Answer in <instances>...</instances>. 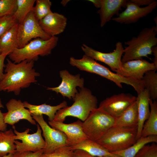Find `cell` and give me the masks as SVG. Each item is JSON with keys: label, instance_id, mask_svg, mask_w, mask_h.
I'll return each instance as SVG.
<instances>
[{"label": "cell", "instance_id": "obj_1", "mask_svg": "<svg viewBox=\"0 0 157 157\" xmlns=\"http://www.w3.org/2000/svg\"><path fill=\"white\" fill-rule=\"evenodd\" d=\"M4 77L0 81V91L13 92L19 95L21 89L28 88L36 82L40 74L33 68L34 61L24 60L15 63L7 59Z\"/></svg>", "mask_w": 157, "mask_h": 157}, {"label": "cell", "instance_id": "obj_2", "mask_svg": "<svg viewBox=\"0 0 157 157\" xmlns=\"http://www.w3.org/2000/svg\"><path fill=\"white\" fill-rule=\"evenodd\" d=\"M69 63L81 70L97 74L112 81L120 88H122V83L130 85L133 87L137 94L144 89L142 80H138L122 76L85 54L80 59L71 57Z\"/></svg>", "mask_w": 157, "mask_h": 157}, {"label": "cell", "instance_id": "obj_3", "mask_svg": "<svg viewBox=\"0 0 157 157\" xmlns=\"http://www.w3.org/2000/svg\"><path fill=\"white\" fill-rule=\"evenodd\" d=\"M157 27L152 26L145 28L141 31L137 37L124 42L127 45L124 50L122 63L148 57L152 54V48L157 44Z\"/></svg>", "mask_w": 157, "mask_h": 157}, {"label": "cell", "instance_id": "obj_4", "mask_svg": "<svg viewBox=\"0 0 157 157\" xmlns=\"http://www.w3.org/2000/svg\"><path fill=\"white\" fill-rule=\"evenodd\" d=\"M74 102L70 106H67L57 111L53 120L63 122L66 117L71 116L84 121L91 113L97 108L98 100L89 89L80 88L73 98Z\"/></svg>", "mask_w": 157, "mask_h": 157}, {"label": "cell", "instance_id": "obj_5", "mask_svg": "<svg viewBox=\"0 0 157 157\" xmlns=\"http://www.w3.org/2000/svg\"><path fill=\"white\" fill-rule=\"evenodd\" d=\"M58 38L56 36L51 37L44 40L38 38L31 41L22 48L15 49L8 56L15 63L26 60L33 61L37 60L38 56H45L50 54L57 45Z\"/></svg>", "mask_w": 157, "mask_h": 157}, {"label": "cell", "instance_id": "obj_6", "mask_svg": "<svg viewBox=\"0 0 157 157\" xmlns=\"http://www.w3.org/2000/svg\"><path fill=\"white\" fill-rule=\"evenodd\" d=\"M137 128L113 126L97 142L109 152L126 149L137 141Z\"/></svg>", "mask_w": 157, "mask_h": 157}, {"label": "cell", "instance_id": "obj_7", "mask_svg": "<svg viewBox=\"0 0 157 157\" xmlns=\"http://www.w3.org/2000/svg\"><path fill=\"white\" fill-rule=\"evenodd\" d=\"M115 118L98 107L82 122L83 131L88 139L97 142L113 126Z\"/></svg>", "mask_w": 157, "mask_h": 157}, {"label": "cell", "instance_id": "obj_8", "mask_svg": "<svg viewBox=\"0 0 157 157\" xmlns=\"http://www.w3.org/2000/svg\"><path fill=\"white\" fill-rule=\"evenodd\" d=\"M51 37L43 30L32 11L28 13L22 22L18 23V48L23 47L33 39L40 38L47 40Z\"/></svg>", "mask_w": 157, "mask_h": 157}, {"label": "cell", "instance_id": "obj_9", "mask_svg": "<svg viewBox=\"0 0 157 157\" xmlns=\"http://www.w3.org/2000/svg\"><path fill=\"white\" fill-rule=\"evenodd\" d=\"M40 126L44 138V153L51 152L64 146L67 145L65 134L61 131L50 126L44 120L43 115H32Z\"/></svg>", "mask_w": 157, "mask_h": 157}, {"label": "cell", "instance_id": "obj_10", "mask_svg": "<svg viewBox=\"0 0 157 157\" xmlns=\"http://www.w3.org/2000/svg\"><path fill=\"white\" fill-rule=\"evenodd\" d=\"M36 131L33 134H28L31 130L27 129L22 132H19L15 129L14 126H13V131L15 134V140H20L22 142L15 141L16 152H22L30 151L36 152L44 149L45 146V142L42 135V130L38 124H37Z\"/></svg>", "mask_w": 157, "mask_h": 157}, {"label": "cell", "instance_id": "obj_11", "mask_svg": "<svg viewBox=\"0 0 157 157\" xmlns=\"http://www.w3.org/2000/svg\"><path fill=\"white\" fill-rule=\"evenodd\" d=\"M81 48L85 54L95 60L107 65L113 71L116 72L120 69L124 48L121 42H117L115 49L113 52L108 53L98 51L84 44H82Z\"/></svg>", "mask_w": 157, "mask_h": 157}, {"label": "cell", "instance_id": "obj_12", "mask_svg": "<svg viewBox=\"0 0 157 157\" xmlns=\"http://www.w3.org/2000/svg\"><path fill=\"white\" fill-rule=\"evenodd\" d=\"M136 99V97L128 93L114 94L101 101L98 108L116 118L122 115Z\"/></svg>", "mask_w": 157, "mask_h": 157}, {"label": "cell", "instance_id": "obj_13", "mask_svg": "<svg viewBox=\"0 0 157 157\" xmlns=\"http://www.w3.org/2000/svg\"><path fill=\"white\" fill-rule=\"evenodd\" d=\"M157 6V1L156 0H154L150 5L142 7L130 0H127L125 9L117 17L112 18L111 20L121 24L135 23L140 19L151 13Z\"/></svg>", "mask_w": 157, "mask_h": 157}, {"label": "cell", "instance_id": "obj_14", "mask_svg": "<svg viewBox=\"0 0 157 157\" xmlns=\"http://www.w3.org/2000/svg\"><path fill=\"white\" fill-rule=\"evenodd\" d=\"M59 74L62 79L60 84L56 87H48L47 90L55 91L57 94L60 93L64 97L70 99H73L78 92L76 87H84L83 78H80V74L73 75L66 70L60 71Z\"/></svg>", "mask_w": 157, "mask_h": 157}, {"label": "cell", "instance_id": "obj_15", "mask_svg": "<svg viewBox=\"0 0 157 157\" xmlns=\"http://www.w3.org/2000/svg\"><path fill=\"white\" fill-rule=\"evenodd\" d=\"M83 122L79 119L70 124H65L59 121H49L52 127L63 132L67 138V144L72 146L78 144L88 139L82 126Z\"/></svg>", "mask_w": 157, "mask_h": 157}, {"label": "cell", "instance_id": "obj_16", "mask_svg": "<svg viewBox=\"0 0 157 157\" xmlns=\"http://www.w3.org/2000/svg\"><path fill=\"white\" fill-rule=\"evenodd\" d=\"M157 69L153 63L142 59L122 63L120 69L116 73L122 77L141 80L147 72Z\"/></svg>", "mask_w": 157, "mask_h": 157}, {"label": "cell", "instance_id": "obj_17", "mask_svg": "<svg viewBox=\"0 0 157 157\" xmlns=\"http://www.w3.org/2000/svg\"><path fill=\"white\" fill-rule=\"evenodd\" d=\"M8 111L4 113L6 123L11 126L18 122L21 119H25L33 125L36 122L28 109L25 107L23 102L20 100L12 99L6 105Z\"/></svg>", "mask_w": 157, "mask_h": 157}, {"label": "cell", "instance_id": "obj_18", "mask_svg": "<svg viewBox=\"0 0 157 157\" xmlns=\"http://www.w3.org/2000/svg\"><path fill=\"white\" fill-rule=\"evenodd\" d=\"M67 22V19L64 15L52 12L39 21L43 30L51 37L56 36L63 32Z\"/></svg>", "mask_w": 157, "mask_h": 157}, {"label": "cell", "instance_id": "obj_19", "mask_svg": "<svg viewBox=\"0 0 157 157\" xmlns=\"http://www.w3.org/2000/svg\"><path fill=\"white\" fill-rule=\"evenodd\" d=\"M126 0H101V5L97 13L100 16V26L103 27L111 20L115 15L117 16L122 7H126Z\"/></svg>", "mask_w": 157, "mask_h": 157}, {"label": "cell", "instance_id": "obj_20", "mask_svg": "<svg viewBox=\"0 0 157 157\" xmlns=\"http://www.w3.org/2000/svg\"><path fill=\"white\" fill-rule=\"evenodd\" d=\"M150 96L147 90L144 89L138 94L136 102L138 114L137 140L140 137V134L143 124L148 118L150 113L149 100Z\"/></svg>", "mask_w": 157, "mask_h": 157}, {"label": "cell", "instance_id": "obj_21", "mask_svg": "<svg viewBox=\"0 0 157 157\" xmlns=\"http://www.w3.org/2000/svg\"><path fill=\"white\" fill-rule=\"evenodd\" d=\"M23 103L25 107L28 109L31 116L44 114L48 117V120L50 121L53 120L58 111L67 106V102L65 101L56 106H51L45 104L34 105L26 101Z\"/></svg>", "mask_w": 157, "mask_h": 157}, {"label": "cell", "instance_id": "obj_22", "mask_svg": "<svg viewBox=\"0 0 157 157\" xmlns=\"http://www.w3.org/2000/svg\"><path fill=\"white\" fill-rule=\"evenodd\" d=\"M138 121L137 105L135 101L122 115L115 118L113 126L137 128Z\"/></svg>", "mask_w": 157, "mask_h": 157}, {"label": "cell", "instance_id": "obj_23", "mask_svg": "<svg viewBox=\"0 0 157 157\" xmlns=\"http://www.w3.org/2000/svg\"><path fill=\"white\" fill-rule=\"evenodd\" d=\"M70 147L73 150L82 149L95 157L109 156L112 157H121L109 152L97 142L88 139L78 144Z\"/></svg>", "mask_w": 157, "mask_h": 157}, {"label": "cell", "instance_id": "obj_24", "mask_svg": "<svg viewBox=\"0 0 157 157\" xmlns=\"http://www.w3.org/2000/svg\"><path fill=\"white\" fill-rule=\"evenodd\" d=\"M15 24L0 38V54L6 56L15 49L18 48L17 29Z\"/></svg>", "mask_w": 157, "mask_h": 157}, {"label": "cell", "instance_id": "obj_25", "mask_svg": "<svg viewBox=\"0 0 157 157\" xmlns=\"http://www.w3.org/2000/svg\"><path fill=\"white\" fill-rule=\"evenodd\" d=\"M150 113L147 119L144 123L140 137L157 135V102L150 99Z\"/></svg>", "mask_w": 157, "mask_h": 157}, {"label": "cell", "instance_id": "obj_26", "mask_svg": "<svg viewBox=\"0 0 157 157\" xmlns=\"http://www.w3.org/2000/svg\"><path fill=\"white\" fill-rule=\"evenodd\" d=\"M15 134L12 129L0 132V157L16 152Z\"/></svg>", "mask_w": 157, "mask_h": 157}, {"label": "cell", "instance_id": "obj_27", "mask_svg": "<svg viewBox=\"0 0 157 157\" xmlns=\"http://www.w3.org/2000/svg\"><path fill=\"white\" fill-rule=\"evenodd\" d=\"M157 142V135L140 137L132 146L121 151L111 152L121 157H134L145 145L150 143Z\"/></svg>", "mask_w": 157, "mask_h": 157}, {"label": "cell", "instance_id": "obj_28", "mask_svg": "<svg viewBox=\"0 0 157 157\" xmlns=\"http://www.w3.org/2000/svg\"><path fill=\"white\" fill-rule=\"evenodd\" d=\"M156 71H147L142 79L144 88L148 91L150 99L152 100H156L157 98V73Z\"/></svg>", "mask_w": 157, "mask_h": 157}, {"label": "cell", "instance_id": "obj_29", "mask_svg": "<svg viewBox=\"0 0 157 157\" xmlns=\"http://www.w3.org/2000/svg\"><path fill=\"white\" fill-rule=\"evenodd\" d=\"M35 1V0H17V9L13 16L18 23L22 22L32 11Z\"/></svg>", "mask_w": 157, "mask_h": 157}, {"label": "cell", "instance_id": "obj_30", "mask_svg": "<svg viewBox=\"0 0 157 157\" xmlns=\"http://www.w3.org/2000/svg\"><path fill=\"white\" fill-rule=\"evenodd\" d=\"M36 4L32 11L38 21L52 12L51 8V2L49 0H36Z\"/></svg>", "mask_w": 157, "mask_h": 157}, {"label": "cell", "instance_id": "obj_31", "mask_svg": "<svg viewBox=\"0 0 157 157\" xmlns=\"http://www.w3.org/2000/svg\"><path fill=\"white\" fill-rule=\"evenodd\" d=\"M17 8V0H0V17L13 15Z\"/></svg>", "mask_w": 157, "mask_h": 157}, {"label": "cell", "instance_id": "obj_32", "mask_svg": "<svg viewBox=\"0 0 157 157\" xmlns=\"http://www.w3.org/2000/svg\"><path fill=\"white\" fill-rule=\"evenodd\" d=\"M74 150L68 145L62 146L48 153L42 154L40 157H73Z\"/></svg>", "mask_w": 157, "mask_h": 157}, {"label": "cell", "instance_id": "obj_33", "mask_svg": "<svg viewBox=\"0 0 157 157\" xmlns=\"http://www.w3.org/2000/svg\"><path fill=\"white\" fill-rule=\"evenodd\" d=\"M17 23V21L13 15L0 17V38Z\"/></svg>", "mask_w": 157, "mask_h": 157}, {"label": "cell", "instance_id": "obj_34", "mask_svg": "<svg viewBox=\"0 0 157 157\" xmlns=\"http://www.w3.org/2000/svg\"><path fill=\"white\" fill-rule=\"evenodd\" d=\"M134 157H157V144L152 143L145 145Z\"/></svg>", "mask_w": 157, "mask_h": 157}, {"label": "cell", "instance_id": "obj_35", "mask_svg": "<svg viewBox=\"0 0 157 157\" xmlns=\"http://www.w3.org/2000/svg\"><path fill=\"white\" fill-rule=\"evenodd\" d=\"M43 153L44 149H42L35 152L30 151L16 152L14 154L15 157H40Z\"/></svg>", "mask_w": 157, "mask_h": 157}, {"label": "cell", "instance_id": "obj_36", "mask_svg": "<svg viewBox=\"0 0 157 157\" xmlns=\"http://www.w3.org/2000/svg\"><path fill=\"white\" fill-rule=\"evenodd\" d=\"M73 157H96L91 155L86 151L80 149L74 150Z\"/></svg>", "mask_w": 157, "mask_h": 157}, {"label": "cell", "instance_id": "obj_37", "mask_svg": "<svg viewBox=\"0 0 157 157\" xmlns=\"http://www.w3.org/2000/svg\"><path fill=\"white\" fill-rule=\"evenodd\" d=\"M6 57L5 56L1 55L0 57V81L2 80L4 77L3 69L5 66L4 62Z\"/></svg>", "mask_w": 157, "mask_h": 157}, {"label": "cell", "instance_id": "obj_38", "mask_svg": "<svg viewBox=\"0 0 157 157\" xmlns=\"http://www.w3.org/2000/svg\"><path fill=\"white\" fill-rule=\"evenodd\" d=\"M7 125L4 121V113L0 110V132L7 130Z\"/></svg>", "mask_w": 157, "mask_h": 157}, {"label": "cell", "instance_id": "obj_39", "mask_svg": "<svg viewBox=\"0 0 157 157\" xmlns=\"http://www.w3.org/2000/svg\"><path fill=\"white\" fill-rule=\"evenodd\" d=\"M154 0H130L139 6H148Z\"/></svg>", "mask_w": 157, "mask_h": 157}, {"label": "cell", "instance_id": "obj_40", "mask_svg": "<svg viewBox=\"0 0 157 157\" xmlns=\"http://www.w3.org/2000/svg\"><path fill=\"white\" fill-rule=\"evenodd\" d=\"M152 53H153L154 56L153 63L157 68V47L156 46H154L152 48Z\"/></svg>", "mask_w": 157, "mask_h": 157}, {"label": "cell", "instance_id": "obj_41", "mask_svg": "<svg viewBox=\"0 0 157 157\" xmlns=\"http://www.w3.org/2000/svg\"><path fill=\"white\" fill-rule=\"evenodd\" d=\"M93 3L94 6L97 8H100L101 5V0H88Z\"/></svg>", "mask_w": 157, "mask_h": 157}, {"label": "cell", "instance_id": "obj_42", "mask_svg": "<svg viewBox=\"0 0 157 157\" xmlns=\"http://www.w3.org/2000/svg\"><path fill=\"white\" fill-rule=\"evenodd\" d=\"M69 1H70V0H63L60 3L63 5V6L65 7Z\"/></svg>", "mask_w": 157, "mask_h": 157}, {"label": "cell", "instance_id": "obj_43", "mask_svg": "<svg viewBox=\"0 0 157 157\" xmlns=\"http://www.w3.org/2000/svg\"><path fill=\"white\" fill-rule=\"evenodd\" d=\"M3 157H15L14 154L9 153Z\"/></svg>", "mask_w": 157, "mask_h": 157}, {"label": "cell", "instance_id": "obj_44", "mask_svg": "<svg viewBox=\"0 0 157 157\" xmlns=\"http://www.w3.org/2000/svg\"><path fill=\"white\" fill-rule=\"evenodd\" d=\"M4 108L3 106L2 103L1 99L0 98V109L1 108Z\"/></svg>", "mask_w": 157, "mask_h": 157}, {"label": "cell", "instance_id": "obj_45", "mask_svg": "<svg viewBox=\"0 0 157 157\" xmlns=\"http://www.w3.org/2000/svg\"><path fill=\"white\" fill-rule=\"evenodd\" d=\"M112 157L109 156H101V157Z\"/></svg>", "mask_w": 157, "mask_h": 157}, {"label": "cell", "instance_id": "obj_46", "mask_svg": "<svg viewBox=\"0 0 157 157\" xmlns=\"http://www.w3.org/2000/svg\"><path fill=\"white\" fill-rule=\"evenodd\" d=\"M0 53H1V50H0V57H1V54H0Z\"/></svg>", "mask_w": 157, "mask_h": 157}]
</instances>
